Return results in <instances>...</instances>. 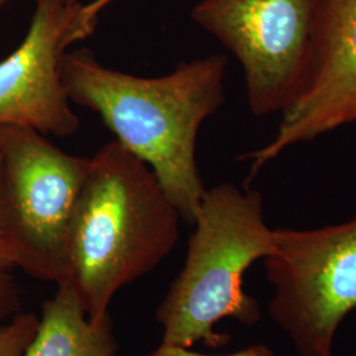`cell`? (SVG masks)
<instances>
[{
    "label": "cell",
    "instance_id": "obj_9",
    "mask_svg": "<svg viewBox=\"0 0 356 356\" xmlns=\"http://www.w3.org/2000/svg\"><path fill=\"white\" fill-rule=\"evenodd\" d=\"M33 341L23 356H118L110 314L91 321L70 281L42 305Z\"/></svg>",
    "mask_w": 356,
    "mask_h": 356
},
{
    "label": "cell",
    "instance_id": "obj_14",
    "mask_svg": "<svg viewBox=\"0 0 356 356\" xmlns=\"http://www.w3.org/2000/svg\"><path fill=\"white\" fill-rule=\"evenodd\" d=\"M10 1H11V0H0V10H1L4 6H7Z\"/></svg>",
    "mask_w": 356,
    "mask_h": 356
},
{
    "label": "cell",
    "instance_id": "obj_7",
    "mask_svg": "<svg viewBox=\"0 0 356 356\" xmlns=\"http://www.w3.org/2000/svg\"><path fill=\"white\" fill-rule=\"evenodd\" d=\"M98 16L81 0H35L26 36L0 61V128H32L69 138L79 118L66 94L61 65L67 49L90 38Z\"/></svg>",
    "mask_w": 356,
    "mask_h": 356
},
{
    "label": "cell",
    "instance_id": "obj_13",
    "mask_svg": "<svg viewBox=\"0 0 356 356\" xmlns=\"http://www.w3.org/2000/svg\"><path fill=\"white\" fill-rule=\"evenodd\" d=\"M116 0H91L88 4H85L88 13L94 15V16H99V13H102L103 10L113 4Z\"/></svg>",
    "mask_w": 356,
    "mask_h": 356
},
{
    "label": "cell",
    "instance_id": "obj_6",
    "mask_svg": "<svg viewBox=\"0 0 356 356\" xmlns=\"http://www.w3.org/2000/svg\"><path fill=\"white\" fill-rule=\"evenodd\" d=\"M264 259L275 294L270 319L300 356H332L338 329L356 310V218L312 229H275Z\"/></svg>",
    "mask_w": 356,
    "mask_h": 356
},
{
    "label": "cell",
    "instance_id": "obj_15",
    "mask_svg": "<svg viewBox=\"0 0 356 356\" xmlns=\"http://www.w3.org/2000/svg\"><path fill=\"white\" fill-rule=\"evenodd\" d=\"M0 172H1V134H0Z\"/></svg>",
    "mask_w": 356,
    "mask_h": 356
},
{
    "label": "cell",
    "instance_id": "obj_3",
    "mask_svg": "<svg viewBox=\"0 0 356 356\" xmlns=\"http://www.w3.org/2000/svg\"><path fill=\"white\" fill-rule=\"evenodd\" d=\"M184 268L157 309L163 343L220 347L229 337L216 330L222 319L245 326L261 319L259 302L243 289L244 273L273 254L275 229L266 222L263 195L232 184L204 193Z\"/></svg>",
    "mask_w": 356,
    "mask_h": 356
},
{
    "label": "cell",
    "instance_id": "obj_12",
    "mask_svg": "<svg viewBox=\"0 0 356 356\" xmlns=\"http://www.w3.org/2000/svg\"><path fill=\"white\" fill-rule=\"evenodd\" d=\"M11 267V263L0 250V314L8 313L16 306V293L8 275V269Z\"/></svg>",
    "mask_w": 356,
    "mask_h": 356
},
{
    "label": "cell",
    "instance_id": "obj_2",
    "mask_svg": "<svg viewBox=\"0 0 356 356\" xmlns=\"http://www.w3.org/2000/svg\"><path fill=\"white\" fill-rule=\"evenodd\" d=\"M181 216L154 172L119 141L90 157L69 229V281L91 321L173 251Z\"/></svg>",
    "mask_w": 356,
    "mask_h": 356
},
{
    "label": "cell",
    "instance_id": "obj_11",
    "mask_svg": "<svg viewBox=\"0 0 356 356\" xmlns=\"http://www.w3.org/2000/svg\"><path fill=\"white\" fill-rule=\"evenodd\" d=\"M148 356H277L276 353L264 343L252 344L248 346L245 348H243L241 351L227 354V355H204L200 354L195 351H191L189 347H182L177 344H161L151 353Z\"/></svg>",
    "mask_w": 356,
    "mask_h": 356
},
{
    "label": "cell",
    "instance_id": "obj_4",
    "mask_svg": "<svg viewBox=\"0 0 356 356\" xmlns=\"http://www.w3.org/2000/svg\"><path fill=\"white\" fill-rule=\"evenodd\" d=\"M0 250L40 280L69 281V229L90 157L32 128H0Z\"/></svg>",
    "mask_w": 356,
    "mask_h": 356
},
{
    "label": "cell",
    "instance_id": "obj_8",
    "mask_svg": "<svg viewBox=\"0 0 356 356\" xmlns=\"http://www.w3.org/2000/svg\"><path fill=\"white\" fill-rule=\"evenodd\" d=\"M356 122V0H322L313 74L298 101L281 114L276 135L245 153L250 179L296 144Z\"/></svg>",
    "mask_w": 356,
    "mask_h": 356
},
{
    "label": "cell",
    "instance_id": "obj_1",
    "mask_svg": "<svg viewBox=\"0 0 356 356\" xmlns=\"http://www.w3.org/2000/svg\"><path fill=\"white\" fill-rule=\"evenodd\" d=\"M226 65V57L209 56L148 78L107 67L82 48L65 54L61 76L70 102L98 114L115 140L152 169L181 219L193 225L207 191L197 138L225 102Z\"/></svg>",
    "mask_w": 356,
    "mask_h": 356
},
{
    "label": "cell",
    "instance_id": "obj_5",
    "mask_svg": "<svg viewBox=\"0 0 356 356\" xmlns=\"http://www.w3.org/2000/svg\"><path fill=\"white\" fill-rule=\"evenodd\" d=\"M322 0H202L191 19L242 65L256 116L284 114L313 74Z\"/></svg>",
    "mask_w": 356,
    "mask_h": 356
},
{
    "label": "cell",
    "instance_id": "obj_10",
    "mask_svg": "<svg viewBox=\"0 0 356 356\" xmlns=\"http://www.w3.org/2000/svg\"><path fill=\"white\" fill-rule=\"evenodd\" d=\"M38 316L17 314L0 327V356H23L38 327Z\"/></svg>",
    "mask_w": 356,
    "mask_h": 356
}]
</instances>
